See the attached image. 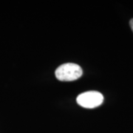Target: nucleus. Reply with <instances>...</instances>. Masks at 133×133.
<instances>
[{"mask_svg": "<svg viewBox=\"0 0 133 133\" xmlns=\"http://www.w3.org/2000/svg\"><path fill=\"white\" fill-rule=\"evenodd\" d=\"M76 101L84 108L93 109L103 103L104 96L99 92L88 91L78 95L76 98Z\"/></svg>", "mask_w": 133, "mask_h": 133, "instance_id": "2", "label": "nucleus"}, {"mask_svg": "<svg viewBox=\"0 0 133 133\" xmlns=\"http://www.w3.org/2000/svg\"><path fill=\"white\" fill-rule=\"evenodd\" d=\"M82 69L73 63H66L59 66L55 72L58 80L62 81H75L82 76Z\"/></svg>", "mask_w": 133, "mask_h": 133, "instance_id": "1", "label": "nucleus"}, {"mask_svg": "<svg viewBox=\"0 0 133 133\" xmlns=\"http://www.w3.org/2000/svg\"><path fill=\"white\" fill-rule=\"evenodd\" d=\"M129 24H130L131 29L132 30V31H133V19H132L131 20H130V22H129Z\"/></svg>", "mask_w": 133, "mask_h": 133, "instance_id": "3", "label": "nucleus"}]
</instances>
